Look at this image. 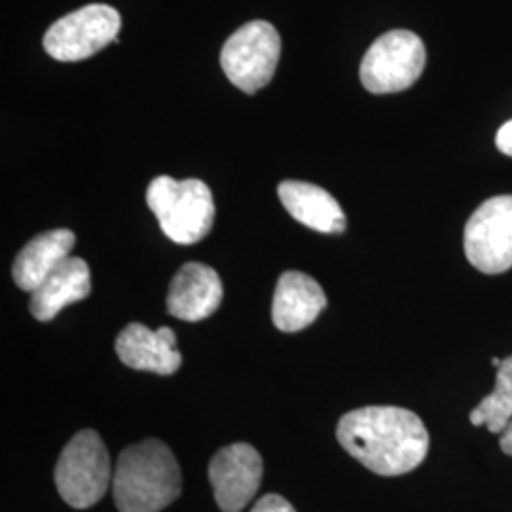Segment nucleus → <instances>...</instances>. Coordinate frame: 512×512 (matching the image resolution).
I'll list each match as a JSON object with an SVG mask.
<instances>
[{"label":"nucleus","mask_w":512,"mask_h":512,"mask_svg":"<svg viewBox=\"0 0 512 512\" xmlns=\"http://www.w3.org/2000/svg\"><path fill=\"white\" fill-rule=\"evenodd\" d=\"M336 437L351 458L380 476H401L420 467L429 452L423 421L399 406H365L338 421Z\"/></svg>","instance_id":"obj_1"},{"label":"nucleus","mask_w":512,"mask_h":512,"mask_svg":"<svg viewBox=\"0 0 512 512\" xmlns=\"http://www.w3.org/2000/svg\"><path fill=\"white\" fill-rule=\"evenodd\" d=\"M181 492V467L162 440L137 442L116 461L112 494L120 512L164 511Z\"/></svg>","instance_id":"obj_2"},{"label":"nucleus","mask_w":512,"mask_h":512,"mask_svg":"<svg viewBox=\"0 0 512 512\" xmlns=\"http://www.w3.org/2000/svg\"><path fill=\"white\" fill-rule=\"evenodd\" d=\"M147 203L165 236L179 245L202 241L215 222L213 194L200 179L156 177L148 184Z\"/></svg>","instance_id":"obj_3"},{"label":"nucleus","mask_w":512,"mask_h":512,"mask_svg":"<svg viewBox=\"0 0 512 512\" xmlns=\"http://www.w3.org/2000/svg\"><path fill=\"white\" fill-rule=\"evenodd\" d=\"M55 486L73 509H90L112 486V465L105 442L92 431L76 433L55 465Z\"/></svg>","instance_id":"obj_4"},{"label":"nucleus","mask_w":512,"mask_h":512,"mask_svg":"<svg viewBox=\"0 0 512 512\" xmlns=\"http://www.w3.org/2000/svg\"><path fill=\"white\" fill-rule=\"evenodd\" d=\"M281 57V37L272 23L256 19L239 27L220 52V65L228 80L253 93L268 86Z\"/></svg>","instance_id":"obj_5"},{"label":"nucleus","mask_w":512,"mask_h":512,"mask_svg":"<svg viewBox=\"0 0 512 512\" xmlns=\"http://www.w3.org/2000/svg\"><path fill=\"white\" fill-rule=\"evenodd\" d=\"M425 59V46L416 33L406 29L389 31L363 57L361 82L376 95L404 92L420 80Z\"/></svg>","instance_id":"obj_6"},{"label":"nucleus","mask_w":512,"mask_h":512,"mask_svg":"<svg viewBox=\"0 0 512 512\" xmlns=\"http://www.w3.org/2000/svg\"><path fill=\"white\" fill-rule=\"evenodd\" d=\"M120 14L107 4H88L57 19L44 35V50L55 61H82L118 42Z\"/></svg>","instance_id":"obj_7"},{"label":"nucleus","mask_w":512,"mask_h":512,"mask_svg":"<svg viewBox=\"0 0 512 512\" xmlns=\"http://www.w3.org/2000/svg\"><path fill=\"white\" fill-rule=\"evenodd\" d=\"M467 260L478 272L505 274L512 268V196H495L482 203L463 232Z\"/></svg>","instance_id":"obj_8"},{"label":"nucleus","mask_w":512,"mask_h":512,"mask_svg":"<svg viewBox=\"0 0 512 512\" xmlns=\"http://www.w3.org/2000/svg\"><path fill=\"white\" fill-rule=\"evenodd\" d=\"M264 475L262 458L251 444L220 448L209 463V482L222 512H241L255 497Z\"/></svg>","instance_id":"obj_9"},{"label":"nucleus","mask_w":512,"mask_h":512,"mask_svg":"<svg viewBox=\"0 0 512 512\" xmlns=\"http://www.w3.org/2000/svg\"><path fill=\"white\" fill-rule=\"evenodd\" d=\"M222 294V281L211 266L188 262L171 279L167 311L181 321L198 323L219 310Z\"/></svg>","instance_id":"obj_10"},{"label":"nucleus","mask_w":512,"mask_h":512,"mask_svg":"<svg viewBox=\"0 0 512 512\" xmlns=\"http://www.w3.org/2000/svg\"><path fill=\"white\" fill-rule=\"evenodd\" d=\"M116 353L129 368L162 376L175 374L183 363L177 351V334L169 327L150 330L141 323H131L118 334Z\"/></svg>","instance_id":"obj_11"},{"label":"nucleus","mask_w":512,"mask_h":512,"mask_svg":"<svg viewBox=\"0 0 512 512\" xmlns=\"http://www.w3.org/2000/svg\"><path fill=\"white\" fill-rule=\"evenodd\" d=\"M327 308V296L321 285L302 272H285L277 279L272 319L283 332H298L310 327Z\"/></svg>","instance_id":"obj_12"},{"label":"nucleus","mask_w":512,"mask_h":512,"mask_svg":"<svg viewBox=\"0 0 512 512\" xmlns=\"http://www.w3.org/2000/svg\"><path fill=\"white\" fill-rule=\"evenodd\" d=\"M279 200L300 224L321 234H342L346 215L329 192L317 184L283 181L277 186Z\"/></svg>","instance_id":"obj_13"},{"label":"nucleus","mask_w":512,"mask_h":512,"mask_svg":"<svg viewBox=\"0 0 512 512\" xmlns=\"http://www.w3.org/2000/svg\"><path fill=\"white\" fill-rule=\"evenodd\" d=\"M90 291L92 277L88 264L78 256H69L55 268L54 274L46 277L35 293H31L29 310L35 319L46 323L69 304L88 298Z\"/></svg>","instance_id":"obj_14"},{"label":"nucleus","mask_w":512,"mask_h":512,"mask_svg":"<svg viewBox=\"0 0 512 512\" xmlns=\"http://www.w3.org/2000/svg\"><path fill=\"white\" fill-rule=\"evenodd\" d=\"M73 232L67 228L44 232L35 239H31L19 251L12 275L21 291L35 293L38 287L46 281L48 275L54 274L55 268L71 256L74 247Z\"/></svg>","instance_id":"obj_15"},{"label":"nucleus","mask_w":512,"mask_h":512,"mask_svg":"<svg viewBox=\"0 0 512 512\" xmlns=\"http://www.w3.org/2000/svg\"><path fill=\"white\" fill-rule=\"evenodd\" d=\"M469 420L475 427L488 425V431L495 435L507 429L512 420V355L497 368L494 391L473 408Z\"/></svg>","instance_id":"obj_16"},{"label":"nucleus","mask_w":512,"mask_h":512,"mask_svg":"<svg viewBox=\"0 0 512 512\" xmlns=\"http://www.w3.org/2000/svg\"><path fill=\"white\" fill-rule=\"evenodd\" d=\"M251 512H296L293 505L277 494L264 495L262 499H258L253 511Z\"/></svg>","instance_id":"obj_17"},{"label":"nucleus","mask_w":512,"mask_h":512,"mask_svg":"<svg viewBox=\"0 0 512 512\" xmlns=\"http://www.w3.org/2000/svg\"><path fill=\"white\" fill-rule=\"evenodd\" d=\"M495 145L503 154L512 156V120L499 128L497 135H495Z\"/></svg>","instance_id":"obj_18"},{"label":"nucleus","mask_w":512,"mask_h":512,"mask_svg":"<svg viewBox=\"0 0 512 512\" xmlns=\"http://www.w3.org/2000/svg\"><path fill=\"white\" fill-rule=\"evenodd\" d=\"M499 444H501V450H503L507 456H512V420L509 421L507 429L501 433Z\"/></svg>","instance_id":"obj_19"},{"label":"nucleus","mask_w":512,"mask_h":512,"mask_svg":"<svg viewBox=\"0 0 512 512\" xmlns=\"http://www.w3.org/2000/svg\"><path fill=\"white\" fill-rule=\"evenodd\" d=\"M501 363H503V359H497V357H494V359H492V365H494L495 368H499V366H501Z\"/></svg>","instance_id":"obj_20"}]
</instances>
